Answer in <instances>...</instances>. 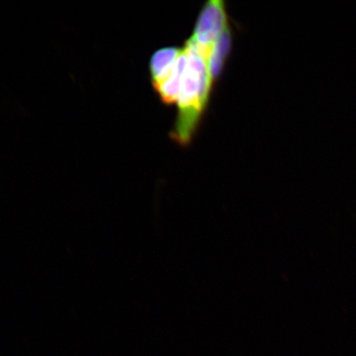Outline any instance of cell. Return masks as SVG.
Masks as SVG:
<instances>
[{"mask_svg": "<svg viewBox=\"0 0 356 356\" xmlns=\"http://www.w3.org/2000/svg\"><path fill=\"white\" fill-rule=\"evenodd\" d=\"M188 62L177 101V113L170 138L178 145L189 146L197 134L211 99L213 88L209 78L207 60L193 40L184 46Z\"/></svg>", "mask_w": 356, "mask_h": 356, "instance_id": "cell-1", "label": "cell"}, {"mask_svg": "<svg viewBox=\"0 0 356 356\" xmlns=\"http://www.w3.org/2000/svg\"><path fill=\"white\" fill-rule=\"evenodd\" d=\"M229 24L225 3L221 0H209L199 13L191 38L200 54L209 59L213 42L222 31Z\"/></svg>", "mask_w": 356, "mask_h": 356, "instance_id": "cell-2", "label": "cell"}, {"mask_svg": "<svg viewBox=\"0 0 356 356\" xmlns=\"http://www.w3.org/2000/svg\"><path fill=\"white\" fill-rule=\"evenodd\" d=\"M233 43V33L230 24L222 31L213 42L207 61L209 78L212 88L216 86L230 55Z\"/></svg>", "mask_w": 356, "mask_h": 356, "instance_id": "cell-3", "label": "cell"}, {"mask_svg": "<svg viewBox=\"0 0 356 356\" xmlns=\"http://www.w3.org/2000/svg\"><path fill=\"white\" fill-rule=\"evenodd\" d=\"M182 47H167L158 49L149 61V74L152 88L162 83L170 75Z\"/></svg>", "mask_w": 356, "mask_h": 356, "instance_id": "cell-4", "label": "cell"}, {"mask_svg": "<svg viewBox=\"0 0 356 356\" xmlns=\"http://www.w3.org/2000/svg\"><path fill=\"white\" fill-rule=\"evenodd\" d=\"M186 62H188V58H186L184 47H182L181 53L178 56L170 75L165 81L153 88L154 92L163 105L170 106L177 104L184 77Z\"/></svg>", "mask_w": 356, "mask_h": 356, "instance_id": "cell-5", "label": "cell"}]
</instances>
